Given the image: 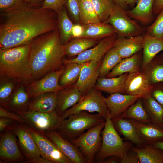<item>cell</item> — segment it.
I'll use <instances>...</instances> for the list:
<instances>
[{"mask_svg":"<svg viewBox=\"0 0 163 163\" xmlns=\"http://www.w3.org/2000/svg\"><path fill=\"white\" fill-rule=\"evenodd\" d=\"M54 11L25 1L0 12V49L30 44L38 36L58 28Z\"/></svg>","mask_w":163,"mask_h":163,"instance_id":"6da1fadb","label":"cell"},{"mask_svg":"<svg viewBox=\"0 0 163 163\" xmlns=\"http://www.w3.org/2000/svg\"><path fill=\"white\" fill-rule=\"evenodd\" d=\"M66 55L58 27L35 38L30 44L29 54L34 80L64 66Z\"/></svg>","mask_w":163,"mask_h":163,"instance_id":"7a4b0ae2","label":"cell"},{"mask_svg":"<svg viewBox=\"0 0 163 163\" xmlns=\"http://www.w3.org/2000/svg\"><path fill=\"white\" fill-rule=\"evenodd\" d=\"M30 51V44L0 49L1 77L25 85L32 82Z\"/></svg>","mask_w":163,"mask_h":163,"instance_id":"3957f363","label":"cell"},{"mask_svg":"<svg viewBox=\"0 0 163 163\" xmlns=\"http://www.w3.org/2000/svg\"><path fill=\"white\" fill-rule=\"evenodd\" d=\"M102 142L94 162L101 163L106 158L116 156L120 158L133 147L132 142L124 140L114 128L108 109L104 128L101 132Z\"/></svg>","mask_w":163,"mask_h":163,"instance_id":"277c9868","label":"cell"},{"mask_svg":"<svg viewBox=\"0 0 163 163\" xmlns=\"http://www.w3.org/2000/svg\"><path fill=\"white\" fill-rule=\"evenodd\" d=\"M105 120L98 113L92 114L82 111L62 120L57 131L65 139L70 141L78 137L85 130Z\"/></svg>","mask_w":163,"mask_h":163,"instance_id":"5b68a950","label":"cell"},{"mask_svg":"<svg viewBox=\"0 0 163 163\" xmlns=\"http://www.w3.org/2000/svg\"><path fill=\"white\" fill-rule=\"evenodd\" d=\"M105 123V120L70 141L79 150L87 163L94 162L95 156L101 146L102 137L101 135Z\"/></svg>","mask_w":163,"mask_h":163,"instance_id":"8992f818","label":"cell"},{"mask_svg":"<svg viewBox=\"0 0 163 163\" xmlns=\"http://www.w3.org/2000/svg\"><path fill=\"white\" fill-rule=\"evenodd\" d=\"M105 98L101 91L94 88L88 93L82 96L78 102L66 110L61 118L63 120L72 114L85 111L96 112L105 119L108 109Z\"/></svg>","mask_w":163,"mask_h":163,"instance_id":"52a82bcc","label":"cell"},{"mask_svg":"<svg viewBox=\"0 0 163 163\" xmlns=\"http://www.w3.org/2000/svg\"><path fill=\"white\" fill-rule=\"evenodd\" d=\"M104 23L110 25L119 37L139 36L146 32V29L133 20L125 10L115 4L111 15Z\"/></svg>","mask_w":163,"mask_h":163,"instance_id":"ba28073f","label":"cell"},{"mask_svg":"<svg viewBox=\"0 0 163 163\" xmlns=\"http://www.w3.org/2000/svg\"><path fill=\"white\" fill-rule=\"evenodd\" d=\"M18 114L24 118L30 127L44 132L57 130L62 120L56 110L50 113L26 110Z\"/></svg>","mask_w":163,"mask_h":163,"instance_id":"9c48e42d","label":"cell"},{"mask_svg":"<svg viewBox=\"0 0 163 163\" xmlns=\"http://www.w3.org/2000/svg\"><path fill=\"white\" fill-rule=\"evenodd\" d=\"M29 130L42 157L53 163H72L47 136L45 132L30 126Z\"/></svg>","mask_w":163,"mask_h":163,"instance_id":"30bf717a","label":"cell"},{"mask_svg":"<svg viewBox=\"0 0 163 163\" xmlns=\"http://www.w3.org/2000/svg\"><path fill=\"white\" fill-rule=\"evenodd\" d=\"M103 57H95L85 63L81 70L79 78L73 86L80 92L82 96L89 92L93 88L99 77L100 70Z\"/></svg>","mask_w":163,"mask_h":163,"instance_id":"8fae6325","label":"cell"},{"mask_svg":"<svg viewBox=\"0 0 163 163\" xmlns=\"http://www.w3.org/2000/svg\"><path fill=\"white\" fill-rule=\"evenodd\" d=\"M61 68L50 72L42 78L33 81L28 85L27 90L32 99L43 94L57 92L64 88L59 84L61 75L65 69Z\"/></svg>","mask_w":163,"mask_h":163,"instance_id":"7c38bea8","label":"cell"},{"mask_svg":"<svg viewBox=\"0 0 163 163\" xmlns=\"http://www.w3.org/2000/svg\"><path fill=\"white\" fill-rule=\"evenodd\" d=\"M16 137L11 129L6 130L1 134L0 163H22L25 160L19 147Z\"/></svg>","mask_w":163,"mask_h":163,"instance_id":"4fadbf2b","label":"cell"},{"mask_svg":"<svg viewBox=\"0 0 163 163\" xmlns=\"http://www.w3.org/2000/svg\"><path fill=\"white\" fill-rule=\"evenodd\" d=\"M153 88L154 85L143 72L128 73L125 84V94L145 98L151 96Z\"/></svg>","mask_w":163,"mask_h":163,"instance_id":"5bb4252c","label":"cell"},{"mask_svg":"<svg viewBox=\"0 0 163 163\" xmlns=\"http://www.w3.org/2000/svg\"><path fill=\"white\" fill-rule=\"evenodd\" d=\"M18 123L15 124L11 129L13 130L18 138V144L26 158L25 160L41 156L30 133L29 126L24 123Z\"/></svg>","mask_w":163,"mask_h":163,"instance_id":"9a60e30c","label":"cell"},{"mask_svg":"<svg viewBox=\"0 0 163 163\" xmlns=\"http://www.w3.org/2000/svg\"><path fill=\"white\" fill-rule=\"evenodd\" d=\"M116 34L105 37L95 46L78 55L76 58L65 59V64L69 62L83 64L89 62L95 57H103L107 52L113 46L117 38Z\"/></svg>","mask_w":163,"mask_h":163,"instance_id":"2e32d148","label":"cell"},{"mask_svg":"<svg viewBox=\"0 0 163 163\" xmlns=\"http://www.w3.org/2000/svg\"><path fill=\"white\" fill-rule=\"evenodd\" d=\"M45 133L72 163H87L79 150L70 141L62 137L57 130L48 131Z\"/></svg>","mask_w":163,"mask_h":163,"instance_id":"e0dca14e","label":"cell"},{"mask_svg":"<svg viewBox=\"0 0 163 163\" xmlns=\"http://www.w3.org/2000/svg\"><path fill=\"white\" fill-rule=\"evenodd\" d=\"M140 98L119 93L111 94L105 100L111 118L120 116L129 107Z\"/></svg>","mask_w":163,"mask_h":163,"instance_id":"ac0fdd59","label":"cell"},{"mask_svg":"<svg viewBox=\"0 0 163 163\" xmlns=\"http://www.w3.org/2000/svg\"><path fill=\"white\" fill-rule=\"evenodd\" d=\"M143 35L129 37H119L113 47L123 59L130 57L143 49Z\"/></svg>","mask_w":163,"mask_h":163,"instance_id":"d6986e66","label":"cell"},{"mask_svg":"<svg viewBox=\"0 0 163 163\" xmlns=\"http://www.w3.org/2000/svg\"><path fill=\"white\" fill-rule=\"evenodd\" d=\"M140 139L145 144H152L163 140V129L151 123H146L129 119Z\"/></svg>","mask_w":163,"mask_h":163,"instance_id":"ffe728a7","label":"cell"},{"mask_svg":"<svg viewBox=\"0 0 163 163\" xmlns=\"http://www.w3.org/2000/svg\"><path fill=\"white\" fill-rule=\"evenodd\" d=\"M81 97L80 91L74 86L59 91L56 110L57 114L61 117L66 110L77 104Z\"/></svg>","mask_w":163,"mask_h":163,"instance_id":"44dd1931","label":"cell"},{"mask_svg":"<svg viewBox=\"0 0 163 163\" xmlns=\"http://www.w3.org/2000/svg\"><path fill=\"white\" fill-rule=\"evenodd\" d=\"M144 42L141 69L144 70L153 59L163 50V37L143 34Z\"/></svg>","mask_w":163,"mask_h":163,"instance_id":"7402d4cb","label":"cell"},{"mask_svg":"<svg viewBox=\"0 0 163 163\" xmlns=\"http://www.w3.org/2000/svg\"><path fill=\"white\" fill-rule=\"evenodd\" d=\"M141 56L140 53H137L130 57L122 59L108 74L106 78H113L126 73L141 71Z\"/></svg>","mask_w":163,"mask_h":163,"instance_id":"603a6c76","label":"cell"},{"mask_svg":"<svg viewBox=\"0 0 163 163\" xmlns=\"http://www.w3.org/2000/svg\"><path fill=\"white\" fill-rule=\"evenodd\" d=\"M111 119L116 131L119 134L123 135L126 140L129 141L139 147L145 144L139 137L134 126L129 119L122 118L120 116Z\"/></svg>","mask_w":163,"mask_h":163,"instance_id":"cb8c5ba5","label":"cell"},{"mask_svg":"<svg viewBox=\"0 0 163 163\" xmlns=\"http://www.w3.org/2000/svg\"><path fill=\"white\" fill-rule=\"evenodd\" d=\"M57 92L47 93L39 95L30 101L27 111L50 113L56 110Z\"/></svg>","mask_w":163,"mask_h":163,"instance_id":"d4e9b609","label":"cell"},{"mask_svg":"<svg viewBox=\"0 0 163 163\" xmlns=\"http://www.w3.org/2000/svg\"><path fill=\"white\" fill-rule=\"evenodd\" d=\"M155 0H138L135 7L126 11V12L131 18L142 24H149L154 19L153 8Z\"/></svg>","mask_w":163,"mask_h":163,"instance_id":"484cf974","label":"cell"},{"mask_svg":"<svg viewBox=\"0 0 163 163\" xmlns=\"http://www.w3.org/2000/svg\"><path fill=\"white\" fill-rule=\"evenodd\" d=\"M128 74L126 73L113 78L99 77L94 88L110 94L116 93L125 94V86Z\"/></svg>","mask_w":163,"mask_h":163,"instance_id":"4316f807","label":"cell"},{"mask_svg":"<svg viewBox=\"0 0 163 163\" xmlns=\"http://www.w3.org/2000/svg\"><path fill=\"white\" fill-rule=\"evenodd\" d=\"M30 98L27 88L20 86L14 91L5 107L17 113L26 111Z\"/></svg>","mask_w":163,"mask_h":163,"instance_id":"83f0119b","label":"cell"},{"mask_svg":"<svg viewBox=\"0 0 163 163\" xmlns=\"http://www.w3.org/2000/svg\"><path fill=\"white\" fill-rule=\"evenodd\" d=\"M136 152L140 163H163V151L150 144L132 147Z\"/></svg>","mask_w":163,"mask_h":163,"instance_id":"f1b7e54d","label":"cell"},{"mask_svg":"<svg viewBox=\"0 0 163 163\" xmlns=\"http://www.w3.org/2000/svg\"><path fill=\"white\" fill-rule=\"evenodd\" d=\"M142 100L151 123L163 129V106L151 96Z\"/></svg>","mask_w":163,"mask_h":163,"instance_id":"f546056e","label":"cell"},{"mask_svg":"<svg viewBox=\"0 0 163 163\" xmlns=\"http://www.w3.org/2000/svg\"><path fill=\"white\" fill-rule=\"evenodd\" d=\"M84 31L81 37L91 39L106 37L115 34L112 27L104 23L83 25Z\"/></svg>","mask_w":163,"mask_h":163,"instance_id":"4dcf8cb0","label":"cell"},{"mask_svg":"<svg viewBox=\"0 0 163 163\" xmlns=\"http://www.w3.org/2000/svg\"><path fill=\"white\" fill-rule=\"evenodd\" d=\"M97 44V42L92 39L75 38L64 45L66 55L69 57L78 55Z\"/></svg>","mask_w":163,"mask_h":163,"instance_id":"1f68e13d","label":"cell"},{"mask_svg":"<svg viewBox=\"0 0 163 163\" xmlns=\"http://www.w3.org/2000/svg\"><path fill=\"white\" fill-rule=\"evenodd\" d=\"M85 63L69 62L65 64L64 70L59 78L60 85L64 88L74 85L77 81Z\"/></svg>","mask_w":163,"mask_h":163,"instance_id":"d6a6232c","label":"cell"},{"mask_svg":"<svg viewBox=\"0 0 163 163\" xmlns=\"http://www.w3.org/2000/svg\"><path fill=\"white\" fill-rule=\"evenodd\" d=\"M142 72L152 85L163 82V54L156 55Z\"/></svg>","mask_w":163,"mask_h":163,"instance_id":"836d02e7","label":"cell"},{"mask_svg":"<svg viewBox=\"0 0 163 163\" xmlns=\"http://www.w3.org/2000/svg\"><path fill=\"white\" fill-rule=\"evenodd\" d=\"M120 116L122 118L133 119L145 123H151L141 98L129 107Z\"/></svg>","mask_w":163,"mask_h":163,"instance_id":"e575fe53","label":"cell"},{"mask_svg":"<svg viewBox=\"0 0 163 163\" xmlns=\"http://www.w3.org/2000/svg\"><path fill=\"white\" fill-rule=\"evenodd\" d=\"M57 15L58 27L61 41L64 45L72 37V30L74 24L69 17L65 5Z\"/></svg>","mask_w":163,"mask_h":163,"instance_id":"d590c367","label":"cell"},{"mask_svg":"<svg viewBox=\"0 0 163 163\" xmlns=\"http://www.w3.org/2000/svg\"><path fill=\"white\" fill-rule=\"evenodd\" d=\"M123 59L113 47L106 53L102 59L99 77L105 78Z\"/></svg>","mask_w":163,"mask_h":163,"instance_id":"8d00e7d4","label":"cell"},{"mask_svg":"<svg viewBox=\"0 0 163 163\" xmlns=\"http://www.w3.org/2000/svg\"><path fill=\"white\" fill-rule=\"evenodd\" d=\"M80 21L84 25L101 23L91 0L82 1L80 7Z\"/></svg>","mask_w":163,"mask_h":163,"instance_id":"74e56055","label":"cell"},{"mask_svg":"<svg viewBox=\"0 0 163 163\" xmlns=\"http://www.w3.org/2000/svg\"><path fill=\"white\" fill-rule=\"evenodd\" d=\"M94 8L101 23L109 18L115 4L112 0H91Z\"/></svg>","mask_w":163,"mask_h":163,"instance_id":"f35d334b","label":"cell"},{"mask_svg":"<svg viewBox=\"0 0 163 163\" xmlns=\"http://www.w3.org/2000/svg\"><path fill=\"white\" fill-rule=\"evenodd\" d=\"M0 84V103L5 107L14 91V81L1 77Z\"/></svg>","mask_w":163,"mask_h":163,"instance_id":"ab89813d","label":"cell"},{"mask_svg":"<svg viewBox=\"0 0 163 163\" xmlns=\"http://www.w3.org/2000/svg\"><path fill=\"white\" fill-rule=\"evenodd\" d=\"M145 33L152 36L163 37V10L158 15L153 23L146 29Z\"/></svg>","mask_w":163,"mask_h":163,"instance_id":"60d3db41","label":"cell"},{"mask_svg":"<svg viewBox=\"0 0 163 163\" xmlns=\"http://www.w3.org/2000/svg\"><path fill=\"white\" fill-rule=\"evenodd\" d=\"M82 0H67L65 5L66 9L76 21H80V7Z\"/></svg>","mask_w":163,"mask_h":163,"instance_id":"b9f144b4","label":"cell"},{"mask_svg":"<svg viewBox=\"0 0 163 163\" xmlns=\"http://www.w3.org/2000/svg\"><path fill=\"white\" fill-rule=\"evenodd\" d=\"M66 2L67 0H44L41 7L53 10L58 14L65 5Z\"/></svg>","mask_w":163,"mask_h":163,"instance_id":"7bdbcfd3","label":"cell"},{"mask_svg":"<svg viewBox=\"0 0 163 163\" xmlns=\"http://www.w3.org/2000/svg\"><path fill=\"white\" fill-rule=\"evenodd\" d=\"M0 117L8 118L20 123H26L25 119L20 115L9 111L4 108L2 106H1L0 107Z\"/></svg>","mask_w":163,"mask_h":163,"instance_id":"ee69618b","label":"cell"},{"mask_svg":"<svg viewBox=\"0 0 163 163\" xmlns=\"http://www.w3.org/2000/svg\"><path fill=\"white\" fill-rule=\"evenodd\" d=\"M121 163H140L138 156L132 148L121 158Z\"/></svg>","mask_w":163,"mask_h":163,"instance_id":"f6af8a7d","label":"cell"},{"mask_svg":"<svg viewBox=\"0 0 163 163\" xmlns=\"http://www.w3.org/2000/svg\"><path fill=\"white\" fill-rule=\"evenodd\" d=\"M25 0H0V12L11 8Z\"/></svg>","mask_w":163,"mask_h":163,"instance_id":"bcb514c9","label":"cell"},{"mask_svg":"<svg viewBox=\"0 0 163 163\" xmlns=\"http://www.w3.org/2000/svg\"><path fill=\"white\" fill-rule=\"evenodd\" d=\"M17 122L15 120L5 117H0V132L1 133L5 131L11 129L12 127Z\"/></svg>","mask_w":163,"mask_h":163,"instance_id":"7dc6e473","label":"cell"},{"mask_svg":"<svg viewBox=\"0 0 163 163\" xmlns=\"http://www.w3.org/2000/svg\"><path fill=\"white\" fill-rule=\"evenodd\" d=\"M151 96L163 106V86L154 85Z\"/></svg>","mask_w":163,"mask_h":163,"instance_id":"c3c4849f","label":"cell"},{"mask_svg":"<svg viewBox=\"0 0 163 163\" xmlns=\"http://www.w3.org/2000/svg\"><path fill=\"white\" fill-rule=\"evenodd\" d=\"M115 5L125 10L128 6L133 5L138 0H112ZM126 11V10H125Z\"/></svg>","mask_w":163,"mask_h":163,"instance_id":"681fc988","label":"cell"},{"mask_svg":"<svg viewBox=\"0 0 163 163\" xmlns=\"http://www.w3.org/2000/svg\"><path fill=\"white\" fill-rule=\"evenodd\" d=\"M84 31L83 25L79 24H74L72 30V37L75 38L81 37Z\"/></svg>","mask_w":163,"mask_h":163,"instance_id":"f907efd6","label":"cell"},{"mask_svg":"<svg viewBox=\"0 0 163 163\" xmlns=\"http://www.w3.org/2000/svg\"><path fill=\"white\" fill-rule=\"evenodd\" d=\"M163 10V0H155L153 8L154 15H158Z\"/></svg>","mask_w":163,"mask_h":163,"instance_id":"816d5d0a","label":"cell"},{"mask_svg":"<svg viewBox=\"0 0 163 163\" xmlns=\"http://www.w3.org/2000/svg\"><path fill=\"white\" fill-rule=\"evenodd\" d=\"M22 163H53L51 161L49 160L40 156L39 157L32 159L26 160Z\"/></svg>","mask_w":163,"mask_h":163,"instance_id":"f5cc1de1","label":"cell"},{"mask_svg":"<svg viewBox=\"0 0 163 163\" xmlns=\"http://www.w3.org/2000/svg\"><path fill=\"white\" fill-rule=\"evenodd\" d=\"M121 158L118 156H113L107 157L103 160L101 163H120Z\"/></svg>","mask_w":163,"mask_h":163,"instance_id":"db71d44e","label":"cell"},{"mask_svg":"<svg viewBox=\"0 0 163 163\" xmlns=\"http://www.w3.org/2000/svg\"><path fill=\"white\" fill-rule=\"evenodd\" d=\"M44 0H26L28 2L37 5L41 6Z\"/></svg>","mask_w":163,"mask_h":163,"instance_id":"11a10c76","label":"cell"},{"mask_svg":"<svg viewBox=\"0 0 163 163\" xmlns=\"http://www.w3.org/2000/svg\"><path fill=\"white\" fill-rule=\"evenodd\" d=\"M151 145L163 151V140L156 142Z\"/></svg>","mask_w":163,"mask_h":163,"instance_id":"9f6ffc18","label":"cell"},{"mask_svg":"<svg viewBox=\"0 0 163 163\" xmlns=\"http://www.w3.org/2000/svg\"></svg>","mask_w":163,"mask_h":163,"instance_id":"6f0895ef","label":"cell"},{"mask_svg":"<svg viewBox=\"0 0 163 163\" xmlns=\"http://www.w3.org/2000/svg\"></svg>","mask_w":163,"mask_h":163,"instance_id":"680465c9","label":"cell"}]
</instances>
